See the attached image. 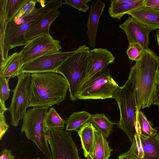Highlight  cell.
<instances>
[{
	"mask_svg": "<svg viewBox=\"0 0 159 159\" xmlns=\"http://www.w3.org/2000/svg\"><path fill=\"white\" fill-rule=\"evenodd\" d=\"M9 80L4 77H0V104L1 106L6 107L5 102L10 97L11 90L9 88Z\"/></svg>",
	"mask_w": 159,
	"mask_h": 159,
	"instance_id": "cell-30",
	"label": "cell"
},
{
	"mask_svg": "<svg viewBox=\"0 0 159 159\" xmlns=\"http://www.w3.org/2000/svg\"><path fill=\"white\" fill-rule=\"evenodd\" d=\"M40 19L19 24L8 22L6 36L9 49L25 45L27 43L25 39L26 34Z\"/></svg>",
	"mask_w": 159,
	"mask_h": 159,
	"instance_id": "cell-13",
	"label": "cell"
},
{
	"mask_svg": "<svg viewBox=\"0 0 159 159\" xmlns=\"http://www.w3.org/2000/svg\"><path fill=\"white\" fill-rule=\"evenodd\" d=\"M134 127L136 132L139 135L150 137L156 135L158 130L153 128L152 123L147 119L144 114L137 110Z\"/></svg>",
	"mask_w": 159,
	"mask_h": 159,
	"instance_id": "cell-24",
	"label": "cell"
},
{
	"mask_svg": "<svg viewBox=\"0 0 159 159\" xmlns=\"http://www.w3.org/2000/svg\"><path fill=\"white\" fill-rule=\"evenodd\" d=\"M159 57L149 48L130 69L129 78L132 87L137 110L153 105L156 90Z\"/></svg>",
	"mask_w": 159,
	"mask_h": 159,
	"instance_id": "cell-1",
	"label": "cell"
},
{
	"mask_svg": "<svg viewBox=\"0 0 159 159\" xmlns=\"http://www.w3.org/2000/svg\"><path fill=\"white\" fill-rule=\"evenodd\" d=\"M89 49V48L85 45L79 46L77 52L67 58L56 71L66 80L69 86L70 98L72 101L78 99L85 75Z\"/></svg>",
	"mask_w": 159,
	"mask_h": 159,
	"instance_id": "cell-3",
	"label": "cell"
},
{
	"mask_svg": "<svg viewBox=\"0 0 159 159\" xmlns=\"http://www.w3.org/2000/svg\"><path fill=\"white\" fill-rule=\"evenodd\" d=\"M118 157L119 159H140L135 156L127 152L119 156Z\"/></svg>",
	"mask_w": 159,
	"mask_h": 159,
	"instance_id": "cell-37",
	"label": "cell"
},
{
	"mask_svg": "<svg viewBox=\"0 0 159 159\" xmlns=\"http://www.w3.org/2000/svg\"><path fill=\"white\" fill-rule=\"evenodd\" d=\"M144 7L159 12V0H144Z\"/></svg>",
	"mask_w": 159,
	"mask_h": 159,
	"instance_id": "cell-35",
	"label": "cell"
},
{
	"mask_svg": "<svg viewBox=\"0 0 159 159\" xmlns=\"http://www.w3.org/2000/svg\"><path fill=\"white\" fill-rule=\"evenodd\" d=\"M153 105H157L159 107V87L157 86L156 94Z\"/></svg>",
	"mask_w": 159,
	"mask_h": 159,
	"instance_id": "cell-38",
	"label": "cell"
},
{
	"mask_svg": "<svg viewBox=\"0 0 159 159\" xmlns=\"http://www.w3.org/2000/svg\"><path fill=\"white\" fill-rule=\"evenodd\" d=\"M57 10H53L46 15L31 28L25 36L27 42L38 36L50 34L49 30L51 25L61 15L60 11Z\"/></svg>",
	"mask_w": 159,
	"mask_h": 159,
	"instance_id": "cell-16",
	"label": "cell"
},
{
	"mask_svg": "<svg viewBox=\"0 0 159 159\" xmlns=\"http://www.w3.org/2000/svg\"><path fill=\"white\" fill-rule=\"evenodd\" d=\"M65 122L60 117L54 107L50 108L44 119L43 126L46 132L52 129H63Z\"/></svg>",
	"mask_w": 159,
	"mask_h": 159,
	"instance_id": "cell-27",
	"label": "cell"
},
{
	"mask_svg": "<svg viewBox=\"0 0 159 159\" xmlns=\"http://www.w3.org/2000/svg\"><path fill=\"white\" fill-rule=\"evenodd\" d=\"M156 86L159 87V70L157 71V74Z\"/></svg>",
	"mask_w": 159,
	"mask_h": 159,
	"instance_id": "cell-41",
	"label": "cell"
},
{
	"mask_svg": "<svg viewBox=\"0 0 159 159\" xmlns=\"http://www.w3.org/2000/svg\"><path fill=\"white\" fill-rule=\"evenodd\" d=\"M47 139L52 159H81L70 132L52 129L48 131Z\"/></svg>",
	"mask_w": 159,
	"mask_h": 159,
	"instance_id": "cell-7",
	"label": "cell"
},
{
	"mask_svg": "<svg viewBox=\"0 0 159 159\" xmlns=\"http://www.w3.org/2000/svg\"><path fill=\"white\" fill-rule=\"evenodd\" d=\"M5 111H0V140H1L8 130L9 126L7 123L4 113Z\"/></svg>",
	"mask_w": 159,
	"mask_h": 159,
	"instance_id": "cell-34",
	"label": "cell"
},
{
	"mask_svg": "<svg viewBox=\"0 0 159 159\" xmlns=\"http://www.w3.org/2000/svg\"><path fill=\"white\" fill-rule=\"evenodd\" d=\"M95 143L92 154L88 159H109L112 149L106 138L94 128Z\"/></svg>",
	"mask_w": 159,
	"mask_h": 159,
	"instance_id": "cell-22",
	"label": "cell"
},
{
	"mask_svg": "<svg viewBox=\"0 0 159 159\" xmlns=\"http://www.w3.org/2000/svg\"><path fill=\"white\" fill-rule=\"evenodd\" d=\"M115 59L113 54L107 49H89L87 57L85 75L81 88L96 74L113 63Z\"/></svg>",
	"mask_w": 159,
	"mask_h": 159,
	"instance_id": "cell-11",
	"label": "cell"
},
{
	"mask_svg": "<svg viewBox=\"0 0 159 159\" xmlns=\"http://www.w3.org/2000/svg\"><path fill=\"white\" fill-rule=\"evenodd\" d=\"M139 135L144 153L143 159H159V133L150 137Z\"/></svg>",
	"mask_w": 159,
	"mask_h": 159,
	"instance_id": "cell-23",
	"label": "cell"
},
{
	"mask_svg": "<svg viewBox=\"0 0 159 159\" xmlns=\"http://www.w3.org/2000/svg\"><path fill=\"white\" fill-rule=\"evenodd\" d=\"M24 63L20 52H16L9 55L0 61V76L7 78L17 76Z\"/></svg>",
	"mask_w": 159,
	"mask_h": 159,
	"instance_id": "cell-17",
	"label": "cell"
},
{
	"mask_svg": "<svg viewBox=\"0 0 159 159\" xmlns=\"http://www.w3.org/2000/svg\"><path fill=\"white\" fill-rule=\"evenodd\" d=\"M34 159H41V158H40V157H38Z\"/></svg>",
	"mask_w": 159,
	"mask_h": 159,
	"instance_id": "cell-42",
	"label": "cell"
},
{
	"mask_svg": "<svg viewBox=\"0 0 159 159\" xmlns=\"http://www.w3.org/2000/svg\"><path fill=\"white\" fill-rule=\"evenodd\" d=\"M95 127L90 121L77 130L80 137L84 157L88 158L92 154L95 143Z\"/></svg>",
	"mask_w": 159,
	"mask_h": 159,
	"instance_id": "cell-18",
	"label": "cell"
},
{
	"mask_svg": "<svg viewBox=\"0 0 159 159\" xmlns=\"http://www.w3.org/2000/svg\"><path fill=\"white\" fill-rule=\"evenodd\" d=\"M37 3H39L38 0H29L20 9L13 19H19L25 16L31 12L36 8Z\"/></svg>",
	"mask_w": 159,
	"mask_h": 159,
	"instance_id": "cell-32",
	"label": "cell"
},
{
	"mask_svg": "<svg viewBox=\"0 0 159 159\" xmlns=\"http://www.w3.org/2000/svg\"><path fill=\"white\" fill-rule=\"evenodd\" d=\"M105 6V3L101 0L92 2L91 4L87 32L90 47L94 48L95 46L99 21Z\"/></svg>",
	"mask_w": 159,
	"mask_h": 159,
	"instance_id": "cell-14",
	"label": "cell"
},
{
	"mask_svg": "<svg viewBox=\"0 0 159 159\" xmlns=\"http://www.w3.org/2000/svg\"><path fill=\"white\" fill-rule=\"evenodd\" d=\"M89 121L106 138L111 134L113 125L116 124L110 121L104 114L92 115Z\"/></svg>",
	"mask_w": 159,
	"mask_h": 159,
	"instance_id": "cell-25",
	"label": "cell"
},
{
	"mask_svg": "<svg viewBox=\"0 0 159 159\" xmlns=\"http://www.w3.org/2000/svg\"><path fill=\"white\" fill-rule=\"evenodd\" d=\"M63 3V4L71 6L84 12H86L89 9V7L85 2L84 0H66Z\"/></svg>",
	"mask_w": 159,
	"mask_h": 159,
	"instance_id": "cell-33",
	"label": "cell"
},
{
	"mask_svg": "<svg viewBox=\"0 0 159 159\" xmlns=\"http://www.w3.org/2000/svg\"><path fill=\"white\" fill-rule=\"evenodd\" d=\"M15 156L12 154L10 149L4 148L2 151L0 156V159H15Z\"/></svg>",
	"mask_w": 159,
	"mask_h": 159,
	"instance_id": "cell-36",
	"label": "cell"
},
{
	"mask_svg": "<svg viewBox=\"0 0 159 159\" xmlns=\"http://www.w3.org/2000/svg\"><path fill=\"white\" fill-rule=\"evenodd\" d=\"M63 4L61 0H54L46 2L44 6L41 7L39 8H36L29 15L19 19H13L10 22L19 24L39 19L51 11L58 10Z\"/></svg>",
	"mask_w": 159,
	"mask_h": 159,
	"instance_id": "cell-19",
	"label": "cell"
},
{
	"mask_svg": "<svg viewBox=\"0 0 159 159\" xmlns=\"http://www.w3.org/2000/svg\"><path fill=\"white\" fill-rule=\"evenodd\" d=\"M144 0H136L130 3L120 2L117 0L111 1L108 12L112 18L119 20L126 14L137 8L144 6Z\"/></svg>",
	"mask_w": 159,
	"mask_h": 159,
	"instance_id": "cell-21",
	"label": "cell"
},
{
	"mask_svg": "<svg viewBox=\"0 0 159 159\" xmlns=\"http://www.w3.org/2000/svg\"><path fill=\"white\" fill-rule=\"evenodd\" d=\"M107 67L97 73L81 87L78 99H104L111 98L119 87Z\"/></svg>",
	"mask_w": 159,
	"mask_h": 159,
	"instance_id": "cell-6",
	"label": "cell"
},
{
	"mask_svg": "<svg viewBox=\"0 0 159 159\" xmlns=\"http://www.w3.org/2000/svg\"><path fill=\"white\" fill-rule=\"evenodd\" d=\"M145 50L139 43H130L126 52L129 60L136 61L141 58Z\"/></svg>",
	"mask_w": 159,
	"mask_h": 159,
	"instance_id": "cell-29",
	"label": "cell"
},
{
	"mask_svg": "<svg viewBox=\"0 0 159 159\" xmlns=\"http://www.w3.org/2000/svg\"><path fill=\"white\" fill-rule=\"evenodd\" d=\"M91 115L85 111L73 112L65 122L66 131H77L90 121Z\"/></svg>",
	"mask_w": 159,
	"mask_h": 159,
	"instance_id": "cell-26",
	"label": "cell"
},
{
	"mask_svg": "<svg viewBox=\"0 0 159 159\" xmlns=\"http://www.w3.org/2000/svg\"><path fill=\"white\" fill-rule=\"evenodd\" d=\"M128 14L146 27L150 31L159 30V12L142 7L134 10Z\"/></svg>",
	"mask_w": 159,
	"mask_h": 159,
	"instance_id": "cell-15",
	"label": "cell"
},
{
	"mask_svg": "<svg viewBox=\"0 0 159 159\" xmlns=\"http://www.w3.org/2000/svg\"><path fill=\"white\" fill-rule=\"evenodd\" d=\"M134 136L131 146L127 152L135 156L140 159H143L144 153L139 135L135 132Z\"/></svg>",
	"mask_w": 159,
	"mask_h": 159,
	"instance_id": "cell-31",
	"label": "cell"
},
{
	"mask_svg": "<svg viewBox=\"0 0 159 159\" xmlns=\"http://www.w3.org/2000/svg\"><path fill=\"white\" fill-rule=\"evenodd\" d=\"M60 43L50 34L39 35L29 41L19 52L24 64L60 51Z\"/></svg>",
	"mask_w": 159,
	"mask_h": 159,
	"instance_id": "cell-9",
	"label": "cell"
},
{
	"mask_svg": "<svg viewBox=\"0 0 159 159\" xmlns=\"http://www.w3.org/2000/svg\"><path fill=\"white\" fill-rule=\"evenodd\" d=\"M29 0H7L6 10L8 23L11 21Z\"/></svg>",
	"mask_w": 159,
	"mask_h": 159,
	"instance_id": "cell-28",
	"label": "cell"
},
{
	"mask_svg": "<svg viewBox=\"0 0 159 159\" xmlns=\"http://www.w3.org/2000/svg\"><path fill=\"white\" fill-rule=\"evenodd\" d=\"M112 98L116 101L120 111V120L116 125L132 143L137 108L133 89L129 77L123 86L117 89Z\"/></svg>",
	"mask_w": 159,
	"mask_h": 159,
	"instance_id": "cell-5",
	"label": "cell"
},
{
	"mask_svg": "<svg viewBox=\"0 0 159 159\" xmlns=\"http://www.w3.org/2000/svg\"><path fill=\"white\" fill-rule=\"evenodd\" d=\"M7 0H0V61L8 56L9 50L6 32L8 24L6 10Z\"/></svg>",
	"mask_w": 159,
	"mask_h": 159,
	"instance_id": "cell-20",
	"label": "cell"
},
{
	"mask_svg": "<svg viewBox=\"0 0 159 159\" xmlns=\"http://www.w3.org/2000/svg\"><path fill=\"white\" fill-rule=\"evenodd\" d=\"M155 37L157 39V43L159 48V30H157Z\"/></svg>",
	"mask_w": 159,
	"mask_h": 159,
	"instance_id": "cell-39",
	"label": "cell"
},
{
	"mask_svg": "<svg viewBox=\"0 0 159 159\" xmlns=\"http://www.w3.org/2000/svg\"><path fill=\"white\" fill-rule=\"evenodd\" d=\"M48 108L34 107L29 109L23 118L21 132L24 133L28 139L32 141L48 159H52L48 132L44 131L43 126Z\"/></svg>",
	"mask_w": 159,
	"mask_h": 159,
	"instance_id": "cell-4",
	"label": "cell"
},
{
	"mask_svg": "<svg viewBox=\"0 0 159 159\" xmlns=\"http://www.w3.org/2000/svg\"><path fill=\"white\" fill-rule=\"evenodd\" d=\"M68 89L66 80L58 73H31L29 107L59 105L66 99Z\"/></svg>",
	"mask_w": 159,
	"mask_h": 159,
	"instance_id": "cell-2",
	"label": "cell"
},
{
	"mask_svg": "<svg viewBox=\"0 0 159 159\" xmlns=\"http://www.w3.org/2000/svg\"><path fill=\"white\" fill-rule=\"evenodd\" d=\"M30 74L23 73L17 76L18 82L16 87L11 90L13 95L11 103L7 108L11 116V124L17 127L29 107V89Z\"/></svg>",
	"mask_w": 159,
	"mask_h": 159,
	"instance_id": "cell-8",
	"label": "cell"
},
{
	"mask_svg": "<svg viewBox=\"0 0 159 159\" xmlns=\"http://www.w3.org/2000/svg\"><path fill=\"white\" fill-rule=\"evenodd\" d=\"M78 51H59L57 52L48 54L28 63L24 64L20 70V74L23 73H37L46 72H55L68 57Z\"/></svg>",
	"mask_w": 159,
	"mask_h": 159,
	"instance_id": "cell-10",
	"label": "cell"
},
{
	"mask_svg": "<svg viewBox=\"0 0 159 159\" xmlns=\"http://www.w3.org/2000/svg\"><path fill=\"white\" fill-rule=\"evenodd\" d=\"M126 35L129 43L140 44L145 50L149 49V34L150 31L131 16L120 25Z\"/></svg>",
	"mask_w": 159,
	"mask_h": 159,
	"instance_id": "cell-12",
	"label": "cell"
},
{
	"mask_svg": "<svg viewBox=\"0 0 159 159\" xmlns=\"http://www.w3.org/2000/svg\"><path fill=\"white\" fill-rule=\"evenodd\" d=\"M118 2L123 3H130L135 1L136 0H117Z\"/></svg>",
	"mask_w": 159,
	"mask_h": 159,
	"instance_id": "cell-40",
	"label": "cell"
}]
</instances>
